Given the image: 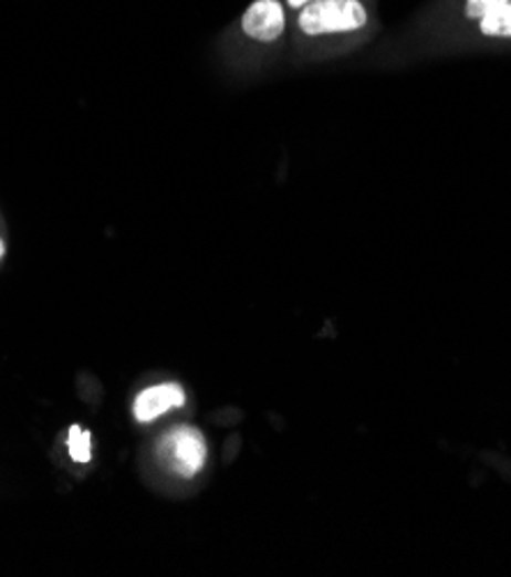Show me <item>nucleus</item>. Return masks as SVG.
<instances>
[{
    "instance_id": "nucleus-5",
    "label": "nucleus",
    "mask_w": 511,
    "mask_h": 577,
    "mask_svg": "<svg viewBox=\"0 0 511 577\" xmlns=\"http://www.w3.org/2000/svg\"><path fill=\"white\" fill-rule=\"evenodd\" d=\"M67 451L79 465H88L93 460V432L83 430L79 423H72L67 432Z\"/></svg>"
},
{
    "instance_id": "nucleus-1",
    "label": "nucleus",
    "mask_w": 511,
    "mask_h": 577,
    "mask_svg": "<svg viewBox=\"0 0 511 577\" xmlns=\"http://www.w3.org/2000/svg\"><path fill=\"white\" fill-rule=\"evenodd\" d=\"M157 455L168 472L182 479H191L206 465L208 444L198 428L176 426L159 440Z\"/></svg>"
},
{
    "instance_id": "nucleus-6",
    "label": "nucleus",
    "mask_w": 511,
    "mask_h": 577,
    "mask_svg": "<svg viewBox=\"0 0 511 577\" xmlns=\"http://www.w3.org/2000/svg\"><path fill=\"white\" fill-rule=\"evenodd\" d=\"M479 28L484 35L511 38V0H507L498 10L489 12L484 19H479Z\"/></svg>"
},
{
    "instance_id": "nucleus-7",
    "label": "nucleus",
    "mask_w": 511,
    "mask_h": 577,
    "mask_svg": "<svg viewBox=\"0 0 511 577\" xmlns=\"http://www.w3.org/2000/svg\"><path fill=\"white\" fill-rule=\"evenodd\" d=\"M507 0H468L466 6V14L470 19H484L489 12L498 10L500 6H504Z\"/></svg>"
},
{
    "instance_id": "nucleus-3",
    "label": "nucleus",
    "mask_w": 511,
    "mask_h": 577,
    "mask_svg": "<svg viewBox=\"0 0 511 577\" xmlns=\"http://www.w3.org/2000/svg\"><path fill=\"white\" fill-rule=\"evenodd\" d=\"M242 31L255 42H274L286 31V12L279 0H253L242 17Z\"/></svg>"
},
{
    "instance_id": "nucleus-9",
    "label": "nucleus",
    "mask_w": 511,
    "mask_h": 577,
    "mask_svg": "<svg viewBox=\"0 0 511 577\" xmlns=\"http://www.w3.org/2000/svg\"><path fill=\"white\" fill-rule=\"evenodd\" d=\"M3 258H6V242L0 238V261H3Z\"/></svg>"
},
{
    "instance_id": "nucleus-2",
    "label": "nucleus",
    "mask_w": 511,
    "mask_h": 577,
    "mask_svg": "<svg viewBox=\"0 0 511 577\" xmlns=\"http://www.w3.org/2000/svg\"><path fill=\"white\" fill-rule=\"evenodd\" d=\"M298 23L306 35L351 33L366 23V10L359 0H314L300 10Z\"/></svg>"
},
{
    "instance_id": "nucleus-8",
    "label": "nucleus",
    "mask_w": 511,
    "mask_h": 577,
    "mask_svg": "<svg viewBox=\"0 0 511 577\" xmlns=\"http://www.w3.org/2000/svg\"><path fill=\"white\" fill-rule=\"evenodd\" d=\"M286 3L291 6V8H304V6H309V3H314V0H286Z\"/></svg>"
},
{
    "instance_id": "nucleus-4",
    "label": "nucleus",
    "mask_w": 511,
    "mask_h": 577,
    "mask_svg": "<svg viewBox=\"0 0 511 577\" xmlns=\"http://www.w3.org/2000/svg\"><path fill=\"white\" fill-rule=\"evenodd\" d=\"M185 400H187L185 389L176 382L153 385L144 391H138V396L134 398L132 415L138 423H150V421L164 417L166 412H174V410L182 408Z\"/></svg>"
}]
</instances>
